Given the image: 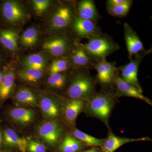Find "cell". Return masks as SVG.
Returning a JSON list of instances; mask_svg holds the SVG:
<instances>
[{"instance_id": "6da1fadb", "label": "cell", "mask_w": 152, "mask_h": 152, "mask_svg": "<svg viewBox=\"0 0 152 152\" xmlns=\"http://www.w3.org/2000/svg\"><path fill=\"white\" fill-rule=\"evenodd\" d=\"M113 104L114 100L110 95L106 93H99L91 96L87 100L86 106L89 113L107 124Z\"/></svg>"}, {"instance_id": "7a4b0ae2", "label": "cell", "mask_w": 152, "mask_h": 152, "mask_svg": "<svg viewBox=\"0 0 152 152\" xmlns=\"http://www.w3.org/2000/svg\"><path fill=\"white\" fill-rule=\"evenodd\" d=\"M93 80L86 74L79 72L73 76L67 95L71 99L88 100L94 91Z\"/></svg>"}, {"instance_id": "3957f363", "label": "cell", "mask_w": 152, "mask_h": 152, "mask_svg": "<svg viewBox=\"0 0 152 152\" xmlns=\"http://www.w3.org/2000/svg\"><path fill=\"white\" fill-rule=\"evenodd\" d=\"M62 124L56 120H47L40 124L36 129V134L43 143L49 147H54L64 133Z\"/></svg>"}, {"instance_id": "277c9868", "label": "cell", "mask_w": 152, "mask_h": 152, "mask_svg": "<svg viewBox=\"0 0 152 152\" xmlns=\"http://www.w3.org/2000/svg\"><path fill=\"white\" fill-rule=\"evenodd\" d=\"M117 44L105 37H93L81 47L89 56L104 60L106 57L118 49Z\"/></svg>"}, {"instance_id": "5b68a950", "label": "cell", "mask_w": 152, "mask_h": 152, "mask_svg": "<svg viewBox=\"0 0 152 152\" xmlns=\"http://www.w3.org/2000/svg\"><path fill=\"white\" fill-rule=\"evenodd\" d=\"M0 15L3 20L10 24L18 23L28 19V15L21 4L13 1H6L0 4Z\"/></svg>"}, {"instance_id": "8992f818", "label": "cell", "mask_w": 152, "mask_h": 152, "mask_svg": "<svg viewBox=\"0 0 152 152\" xmlns=\"http://www.w3.org/2000/svg\"><path fill=\"white\" fill-rule=\"evenodd\" d=\"M6 116L11 122L22 127L33 124L35 120V112L31 108L15 107L10 108L6 112Z\"/></svg>"}, {"instance_id": "52a82bcc", "label": "cell", "mask_w": 152, "mask_h": 152, "mask_svg": "<svg viewBox=\"0 0 152 152\" xmlns=\"http://www.w3.org/2000/svg\"><path fill=\"white\" fill-rule=\"evenodd\" d=\"M39 107L47 120H56L62 114L63 107L58 99L50 95H44L38 100Z\"/></svg>"}, {"instance_id": "ba28073f", "label": "cell", "mask_w": 152, "mask_h": 152, "mask_svg": "<svg viewBox=\"0 0 152 152\" xmlns=\"http://www.w3.org/2000/svg\"><path fill=\"white\" fill-rule=\"evenodd\" d=\"M142 59L141 56L138 54L136 55L134 58L131 60L129 64L119 67L118 69L121 72V77L124 80L136 88L142 91L138 80L139 66Z\"/></svg>"}, {"instance_id": "9c48e42d", "label": "cell", "mask_w": 152, "mask_h": 152, "mask_svg": "<svg viewBox=\"0 0 152 152\" xmlns=\"http://www.w3.org/2000/svg\"><path fill=\"white\" fill-rule=\"evenodd\" d=\"M3 143L2 148L15 149L21 152L27 151V140L20 137L12 128L5 127L2 129Z\"/></svg>"}, {"instance_id": "30bf717a", "label": "cell", "mask_w": 152, "mask_h": 152, "mask_svg": "<svg viewBox=\"0 0 152 152\" xmlns=\"http://www.w3.org/2000/svg\"><path fill=\"white\" fill-rule=\"evenodd\" d=\"M114 81L116 86V95L118 96H127L136 98L142 100L151 105V101L142 94V91L131 86L124 80L121 77L116 76L114 77Z\"/></svg>"}, {"instance_id": "8fae6325", "label": "cell", "mask_w": 152, "mask_h": 152, "mask_svg": "<svg viewBox=\"0 0 152 152\" xmlns=\"http://www.w3.org/2000/svg\"><path fill=\"white\" fill-rule=\"evenodd\" d=\"M124 28L128 53L129 57L132 60L134 55L136 56L143 50V45L137 33L128 23L124 25Z\"/></svg>"}, {"instance_id": "7c38bea8", "label": "cell", "mask_w": 152, "mask_h": 152, "mask_svg": "<svg viewBox=\"0 0 152 152\" xmlns=\"http://www.w3.org/2000/svg\"><path fill=\"white\" fill-rule=\"evenodd\" d=\"M73 12L70 7L63 6L55 11L51 19L52 27L55 29H62L66 28L72 23Z\"/></svg>"}, {"instance_id": "4fadbf2b", "label": "cell", "mask_w": 152, "mask_h": 152, "mask_svg": "<svg viewBox=\"0 0 152 152\" xmlns=\"http://www.w3.org/2000/svg\"><path fill=\"white\" fill-rule=\"evenodd\" d=\"M16 107L36 108L39 107L38 99L34 93L28 88L21 87L17 90L13 97Z\"/></svg>"}, {"instance_id": "5bb4252c", "label": "cell", "mask_w": 152, "mask_h": 152, "mask_svg": "<svg viewBox=\"0 0 152 152\" xmlns=\"http://www.w3.org/2000/svg\"><path fill=\"white\" fill-rule=\"evenodd\" d=\"M84 101L80 99H71L63 107L62 114L69 124L73 126L75 124L77 117L84 109Z\"/></svg>"}, {"instance_id": "9a60e30c", "label": "cell", "mask_w": 152, "mask_h": 152, "mask_svg": "<svg viewBox=\"0 0 152 152\" xmlns=\"http://www.w3.org/2000/svg\"><path fill=\"white\" fill-rule=\"evenodd\" d=\"M66 39L61 37H56L49 39L44 43V50L54 56H60L65 54L69 49Z\"/></svg>"}, {"instance_id": "2e32d148", "label": "cell", "mask_w": 152, "mask_h": 152, "mask_svg": "<svg viewBox=\"0 0 152 152\" xmlns=\"http://www.w3.org/2000/svg\"><path fill=\"white\" fill-rule=\"evenodd\" d=\"M146 138L132 139L126 137H121L115 136L113 134H109L108 137L104 141L101 146L102 152H114L122 146L128 143L133 142L146 140Z\"/></svg>"}, {"instance_id": "e0dca14e", "label": "cell", "mask_w": 152, "mask_h": 152, "mask_svg": "<svg viewBox=\"0 0 152 152\" xmlns=\"http://www.w3.org/2000/svg\"><path fill=\"white\" fill-rule=\"evenodd\" d=\"M2 82L0 85V107L12 94L15 85V74L12 69H6Z\"/></svg>"}, {"instance_id": "ac0fdd59", "label": "cell", "mask_w": 152, "mask_h": 152, "mask_svg": "<svg viewBox=\"0 0 152 152\" xmlns=\"http://www.w3.org/2000/svg\"><path fill=\"white\" fill-rule=\"evenodd\" d=\"M19 39V34L16 31L0 28V45L4 48L10 51L16 50Z\"/></svg>"}, {"instance_id": "d6986e66", "label": "cell", "mask_w": 152, "mask_h": 152, "mask_svg": "<svg viewBox=\"0 0 152 152\" xmlns=\"http://www.w3.org/2000/svg\"><path fill=\"white\" fill-rule=\"evenodd\" d=\"M73 28L77 34L82 38L92 37L97 31L94 22L79 17L76 18L74 21Z\"/></svg>"}, {"instance_id": "ffe728a7", "label": "cell", "mask_w": 152, "mask_h": 152, "mask_svg": "<svg viewBox=\"0 0 152 152\" xmlns=\"http://www.w3.org/2000/svg\"><path fill=\"white\" fill-rule=\"evenodd\" d=\"M79 18L89 20H94L98 17V12L94 1L84 0L79 2L77 6Z\"/></svg>"}, {"instance_id": "44dd1931", "label": "cell", "mask_w": 152, "mask_h": 152, "mask_svg": "<svg viewBox=\"0 0 152 152\" xmlns=\"http://www.w3.org/2000/svg\"><path fill=\"white\" fill-rule=\"evenodd\" d=\"M84 144L74 136L67 135L60 144V152H77L83 148Z\"/></svg>"}, {"instance_id": "7402d4cb", "label": "cell", "mask_w": 152, "mask_h": 152, "mask_svg": "<svg viewBox=\"0 0 152 152\" xmlns=\"http://www.w3.org/2000/svg\"><path fill=\"white\" fill-rule=\"evenodd\" d=\"M46 60L41 54L35 53L28 56L23 62L26 68L43 70L46 66Z\"/></svg>"}, {"instance_id": "603a6c76", "label": "cell", "mask_w": 152, "mask_h": 152, "mask_svg": "<svg viewBox=\"0 0 152 152\" xmlns=\"http://www.w3.org/2000/svg\"><path fill=\"white\" fill-rule=\"evenodd\" d=\"M71 60L74 65L79 68L86 67L91 64L89 56L82 47L76 49L73 52Z\"/></svg>"}, {"instance_id": "cb8c5ba5", "label": "cell", "mask_w": 152, "mask_h": 152, "mask_svg": "<svg viewBox=\"0 0 152 152\" xmlns=\"http://www.w3.org/2000/svg\"><path fill=\"white\" fill-rule=\"evenodd\" d=\"M19 77L25 82L31 83L38 82L43 76V72L41 70L26 68L19 71L18 72Z\"/></svg>"}, {"instance_id": "d4e9b609", "label": "cell", "mask_w": 152, "mask_h": 152, "mask_svg": "<svg viewBox=\"0 0 152 152\" xmlns=\"http://www.w3.org/2000/svg\"><path fill=\"white\" fill-rule=\"evenodd\" d=\"M73 134L79 140L90 146H101L104 141V139L96 138L77 129L74 130Z\"/></svg>"}, {"instance_id": "484cf974", "label": "cell", "mask_w": 152, "mask_h": 152, "mask_svg": "<svg viewBox=\"0 0 152 152\" xmlns=\"http://www.w3.org/2000/svg\"><path fill=\"white\" fill-rule=\"evenodd\" d=\"M38 31L35 28H30L24 32L21 36V43L26 47H32L35 45L38 41Z\"/></svg>"}, {"instance_id": "4316f807", "label": "cell", "mask_w": 152, "mask_h": 152, "mask_svg": "<svg viewBox=\"0 0 152 152\" xmlns=\"http://www.w3.org/2000/svg\"><path fill=\"white\" fill-rule=\"evenodd\" d=\"M67 77L63 72L50 75L48 79V84L53 88L61 89L65 86Z\"/></svg>"}, {"instance_id": "83f0119b", "label": "cell", "mask_w": 152, "mask_h": 152, "mask_svg": "<svg viewBox=\"0 0 152 152\" xmlns=\"http://www.w3.org/2000/svg\"><path fill=\"white\" fill-rule=\"evenodd\" d=\"M132 3V1L128 0L126 2L120 5L107 6L108 10L114 16L124 17L127 15Z\"/></svg>"}, {"instance_id": "f1b7e54d", "label": "cell", "mask_w": 152, "mask_h": 152, "mask_svg": "<svg viewBox=\"0 0 152 152\" xmlns=\"http://www.w3.org/2000/svg\"><path fill=\"white\" fill-rule=\"evenodd\" d=\"M27 151L28 152H46L47 148L43 143L37 139L27 138Z\"/></svg>"}, {"instance_id": "f546056e", "label": "cell", "mask_w": 152, "mask_h": 152, "mask_svg": "<svg viewBox=\"0 0 152 152\" xmlns=\"http://www.w3.org/2000/svg\"><path fill=\"white\" fill-rule=\"evenodd\" d=\"M68 67V63L66 60L63 59L55 60L50 66V75L63 72L66 70Z\"/></svg>"}, {"instance_id": "4dcf8cb0", "label": "cell", "mask_w": 152, "mask_h": 152, "mask_svg": "<svg viewBox=\"0 0 152 152\" xmlns=\"http://www.w3.org/2000/svg\"><path fill=\"white\" fill-rule=\"evenodd\" d=\"M32 4L36 12L39 15H40L48 8L50 1L48 0H34Z\"/></svg>"}, {"instance_id": "1f68e13d", "label": "cell", "mask_w": 152, "mask_h": 152, "mask_svg": "<svg viewBox=\"0 0 152 152\" xmlns=\"http://www.w3.org/2000/svg\"><path fill=\"white\" fill-rule=\"evenodd\" d=\"M96 69L97 72V78L101 83L104 84H108L112 81L107 76L102 61H101L96 65Z\"/></svg>"}, {"instance_id": "d6a6232c", "label": "cell", "mask_w": 152, "mask_h": 152, "mask_svg": "<svg viewBox=\"0 0 152 152\" xmlns=\"http://www.w3.org/2000/svg\"><path fill=\"white\" fill-rule=\"evenodd\" d=\"M103 63L104 67L105 70L106 74L109 78L111 80H113L116 70L115 66L113 63L108 62L105 59L102 60Z\"/></svg>"}, {"instance_id": "836d02e7", "label": "cell", "mask_w": 152, "mask_h": 152, "mask_svg": "<svg viewBox=\"0 0 152 152\" xmlns=\"http://www.w3.org/2000/svg\"><path fill=\"white\" fill-rule=\"evenodd\" d=\"M128 0H109L107 6H116L122 4L128 1Z\"/></svg>"}, {"instance_id": "e575fe53", "label": "cell", "mask_w": 152, "mask_h": 152, "mask_svg": "<svg viewBox=\"0 0 152 152\" xmlns=\"http://www.w3.org/2000/svg\"><path fill=\"white\" fill-rule=\"evenodd\" d=\"M5 69H0V85L1 83L2 82L3 78L4 76L5 73Z\"/></svg>"}, {"instance_id": "d590c367", "label": "cell", "mask_w": 152, "mask_h": 152, "mask_svg": "<svg viewBox=\"0 0 152 152\" xmlns=\"http://www.w3.org/2000/svg\"><path fill=\"white\" fill-rule=\"evenodd\" d=\"M3 135L2 129L0 126V152L1 151L2 147Z\"/></svg>"}, {"instance_id": "8d00e7d4", "label": "cell", "mask_w": 152, "mask_h": 152, "mask_svg": "<svg viewBox=\"0 0 152 152\" xmlns=\"http://www.w3.org/2000/svg\"><path fill=\"white\" fill-rule=\"evenodd\" d=\"M4 63V58L3 56L2 52L0 50V69L1 68L2 66L3 65Z\"/></svg>"}, {"instance_id": "74e56055", "label": "cell", "mask_w": 152, "mask_h": 152, "mask_svg": "<svg viewBox=\"0 0 152 152\" xmlns=\"http://www.w3.org/2000/svg\"><path fill=\"white\" fill-rule=\"evenodd\" d=\"M83 152H100L99 151L98 149L93 148L91 149L86 150Z\"/></svg>"}, {"instance_id": "f35d334b", "label": "cell", "mask_w": 152, "mask_h": 152, "mask_svg": "<svg viewBox=\"0 0 152 152\" xmlns=\"http://www.w3.org/2000/svg\"><path fill=\"white\" fill-rule=\"evenodd\" d=\"M0 152H11L10 151H1Z\"/></svg>"}]
</instances>
